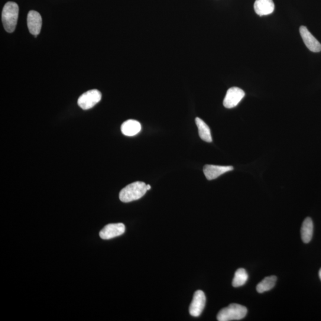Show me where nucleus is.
I'll list each match as a JSON object with an SVG mask.
<instances>
[{"instance_id": "nucleus-16", "label": "nucleus", "mask_w": 321, "mask_h": 321, "mask_svg": "<svg viewBox=\"0 0 321 321\" xmlns=\"http://www.w3.org/2000/svg\"><path fill=\"white\" fill-rule=\"evenodd\" d=\"M248 279L247 272L243 268H239L235 272L234 278L233 280V286L239 287L246 284Z\"/></svg>"}, {"instance_id": "nucleus-12", "label": "nucleus", "mask_w": 321, "mask_h": 321, "mask_svg": "<svg viewBox=\"0 0 321 321\" xmlns=\"http://www.w3.org/2000/svg\"><path fill=\"white\" fill-rule=\"evenodd\" d=\"M142 129L141 123L135 120H128L123 123L121 126L122 134L127 136L138 135Z\"/></svg>"}, {"instance_id": "nucleus-5", "label": "nucleus", "mask_w": 321, "mask_h": 321, "mask_svg": "<svg viewBox=\"0 0 321 321\" xmlns=\"http://www.w3.org/2000/svg\"><path fill=\"white\" fill-rule=\"evenodd\" d=\"M245 95V92L239 87H231L226 93L225 99H224L223 105L227 109L234 108L244 98Z\"/></svg>"}, {"instance_id": "nucleus-8", "label": "nucleus", "mask_w": 321, "mask_h": 321, "mask_svg": "<svg viewBox=\"0 0 321 321\" xmlns=\"http://www.w3.org/2000/svg\"><path fill=\"white\" fill-rule=\"evenodd\" d=\"M300 33L308 49L313 53H318L321 51V44L314 37L306 27L301 26L300 28Z\"/></svg>"}, {"instance_id": "nucleus-2", "label": "nucleus", "mask_w": 321, "mask_h": 321, "mask_svg": "<svg viewBox=\"0 0 321 321\" xmlns=\"http://www.w3.org/2000/svg\"><path fill=\"white\" fill-rule=\"evenodd\" d=\"M19 9L15 2L6 3L2 12V22L5 30L12 33L15 30L17 25Z\"/></svg>"}, {"instance_id": "nucleus-7", "label": "nucleus", "mask_w": 321, "mask_h": 321, "mask_svg": "<svg viewBox=\"0 0 321 321\" xmlns=\"http://www.w3.org/2000/svg\"><path fill=\"white\" fill-rule=\"evenodd\" d=\"M125 226L123 223L110 224L99 232L100 238L109 240L121 236L125 232Z\"/></svg>"}, {"instance_id": "nucleus-13", "label": "nucleus", "mask_w": 321, "mask_h": 321, "mask_svg": "<svg viewBox=\"0 0 321 321\" xmlns=\"http://www.w3.org/2000/svg\"><path fill=\"white\" fill-rule=\"evenodd\" d=\"M313 224L312 219L307 217L302 224L301 229V239L304 243H309L312 239Z\"/></svg>"}, {"instance_id": "nucleus-14", "label": "nucleus", "mask_w": 321, "mask_h": 321, "mask_svg": "<svg viewBox=\"0 0 321 321\" xmlns=\"http://www.w3.org/2000/svg\"><path fill=\"white\" fill-rule=\"evenodd\" d=\"M195 122L197 129H198L200 138L206 142H211L212 138L209 126L199 118H196Z\"/></svg>"}, {"instance_id": "nucleus-3", "label": "nucleus", "mask_w": 321, "mask_h": 321, "mask_svg": "<svg viewBox=\"0 0 321 321\" xmlns=\"http://www.w3.org/2000/svg\"><path fill=\"white\" fill-rule=\"evenodd\" d=\"M247 313L248 309L245 306L233 303L220 310L217 317L219 321L241 320L244 318Z\"/></svg>"}, {"instance_id": "nucleus-4", "label": "nucleus", "mask_w": 321, "mask_h": 321, "mask_svg": "<svg viewBox=\"0 0 321 321\" xmlns=\"http://www.w3.org/2000/svg\"><path fill=\"white\" fill-rule=\"evenodd\" d=\"M101 98V93L98 90L92 89L83 93L79 97L77 103L81 109L89 110L98 103Z\"/></svg>"}, {"instance_id": "nucleus-1", "label": "nucleus", "mask_w": 321, "mask_h": 321, "mask_svg": "<svg viewBox=\"0 0 321 321\" xmlns=\"http://www.w3.org/2000/svg\"><path fill=\"white\" fill-rule=\"evenodd\" d=\"M147 190V184L142 181H136L123 188L120 192L119 198L123 202H131L141 199Z\"/></svg>"}, {"instance_id": "nucleus-17", "label": "nucleus", "mask_w": 321, "mask_h": 321, "mask_svg": "<svg viewBox=\"0 0 321 321\" xmlns=\"http://www.w3.org/2000/svg\"><path fill=\"white\" fill-rule=\"evenodd\" d=\"M151 188V186L150 185V184H147V189L148 190H150Z\"/></svg>"}, {"instance_id": "nucleus-11", "label": "nucleus", "mask_w": 321, "mask_h": 321, "mask_svg": "<svg viewBox=\"0 0 321 321\" xmlns=\"http://www.w3.org/2000/svg\"><path fill=\"white\" fill-rule=\"evenodd\" d=\"M254 9L259 16L268 15L274 11L275 5L272 0H256Z\"/></svg>"}, {"instance_id": "nucleus-6", "label": "nucleus", "mask_w": 321, "mask_h": 321, "mask_svg": "<svg viewBox=\"0 0 321 321\" xmlns=\"http://www.w3.org/2000/svg\"><path fill=\"white\" fill-rule=\"evenodd\" d=\"M206 303L205 294L202 290H197L194 294L192 303L189 307V312L194 317H198L202 313Z\"/></svg>"}, {"instance_id": "nucleus-18", "label": "nucleus", "mask_w": 321, "mask_h": 321, "mask_svg": "<svg viewBox=\"0 0 321 321\" xmlns=\"http://www.w3.org/2000/svg\"><path fill=\"white\" fill-rule=\"evenodd\" d=\"M319 276L320 280H321V268L320 269V270L319 271Z\"/></svg>"}, {"instance_id": "nucleus-10", "label": "nucleus", "mask_w": 321, "mask_h": 321, "mask_svg": "<svg viewBox=\"0 0 321 321\" xmlns=\"http://www.w3.org/2000/svg\"><path fill=\"white\" fill-rule=\"evenodd\" d=\"M28 27L30 33L37 37L40 34L42 27V17L38 12L31 11L28 13Z\"/></svg>"}, {"instance_id": "nucleus-15", "label": "nucleus", "mask_w": 321, "mask_h": 321, "mask_svg": "<svg viewBox=\"0 0 321 321\" xmlns=\"http://www.w3.org/2000/svg\"><path fill=\"white\" fill-rule=\"evenodd\" d=\"M277 277L272 276L265 277L263 280L259 283L257 286V290L259 293H263L265 291L271 290L275 286Z\"/></svg>"}, {"instance_id": "nucleus-9", "label": "nucleus", "mask_w": 321, "mask_h": 321, "mask_svg": "<svg viewBox=\"0 0 321 321\" xmlns=\"http://www.w3.org/2000/svg\"><path fill=\"white\" fill-rule=\"evenodd\" d=\"M233 170L232 166H221V165H205L203 167V173L207 180L216 179L223 174Z\"/></svg>"}]
</instances>
